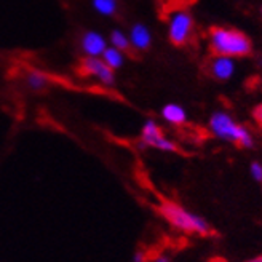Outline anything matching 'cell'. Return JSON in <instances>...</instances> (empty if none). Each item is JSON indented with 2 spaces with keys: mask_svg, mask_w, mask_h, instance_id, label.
<instances>
[{
  "mask_svg": "<svg viewBox=\"0 0 262 262\" xmlns=\"http://www.w3.org/2000/svg\"><path fill=\"white\" fill-rule=\"evenodd\" d=\"M237 72V61L230 56L216 55L209 62V74L217 82H229Z\"/></svg>",
  "mask_w": 262,
  "mask_h": 262,
  "instance_id": "cell-7",
  "label": "cell"
},
{
  "mask_svg": "<svg viewBox=\"0 0 262 262\" xmlns=\"http://www.w3.org/2000/svg\"><path fill=\"white\" fill-rule=\"evenodd\" d=\"M246 262H262V254L257 256V257H253V259H250V260H246Z\"/></svg>",
  "mask_w": 262,
  "mask_h": 262,
  "instance_id": "cell-19",
  "label": "cell"
},
{
  "mask_svg": "<svg viewBox=\"0 0 262 262\" xmlns=\"http://www.w3.org/2000/svg\"><path fill=\"white\" fill-rule=\"evenodd\" d=\"M208 129L214 138L240 146L243 149H253L254 147V136L248 126L237 122L233 115L227 111H214L208 120Z\"/></svg>",
  "mask_w": 262,
  "mask_h": 262,
  "instance_id": "cell-1",
  "label": "cell"
},
{
  "mask_svg": "<svg viewBox=\"0 0 262 262\" xmlns=\"http://www.w3.org/2000/svg\"><path fill=\"white\" fill-rule=\"evenodd\" d=\"M160 213L173 227L186 233H199V235H203V237L214 233V230L211 229L209 222L205 217L189 211V209L182 208L178 203H173V202L162 203Z\"/></svg>",
  "mask_w": 262,
  "mask_h": 262,
  "instance_id": "cell-3",
  "label": "cell"
},
{
  "mask_svg": "<svg viewBox=\"0 0 262 262\" xmlns=\"http://www.w3.org/2000/svg\"><path fill=\"white\" fill-rule=\"evenodd\" d=\"M128 38H129V45L133 47L135 50H139V51H146L152 45L150 29L147 28L146 24H142V23L135 24L133 28L129 29Z\"/></svg>",
  "mask_w": 262,
  "mask_h": 262,
  "instance_id": "cell-9",
  "label": "cell"
},
{
  "mask_svg": "<svg viewBox=\"0 0 262 262\" xmlns=\"http://www.w3.org/2000/svg\"><path fill=\"white\" fill-rule=\"evenodd\" d=\"M155 262H169V259L166 256H159V257L155 259Z\"/></svg>",
  "mask_w": 262,
  "mask_h": 262,
  "instance_id": "cell-18",
  "label": "cell"
},
{
  "mask_svg": "<svg viewBox=\"0 0 262 262\" xmlns=\"http://www.w3.org/2000/svg\"><path fill=\"white\" fill-rule=\"evenodd\" d=\"M193 16L187 10H176L168 19V38L173 45H186L193 32Z\"/></svg>",
  "mask_w": 262,
  "mask_h": 262,
  "instance_id": "cell-4",
  "label": "cell"
},
{
  "mask_svg": "<svg viewBox=\"0 0 262 262\" xmlns=\"http://www.w3.org/2000/svg\"><path fill=\"white\" fill-rule=\"evenodd\" d=\"M109 42H111V47L120 50V51H126L131 45H129V38L128 35L123 32V31H119L115 29L111 32V37H109Z\"/></svg>",
  "mask_w": 262,
  "mask_h": 262,
  "instance_id": "cell-14",
  "label": "cell"
},
{
  "mask_svg": "<svg viewBox=\"0 0 262 262\" xmlns=\"http://www.w3.org/2000/svg\"><path fill=\"white\" fill-rule=\"evenodd\" d=\"M91 5L101 16H114L119 10V0H91Z\"/></svg>",
  "mask_w": 262,
  "mask_h": 262,
  "instance_id": "cell-13",
  "label": "cell"
},
{
  "mask_svg": "<svg viewBox=\"0 0 262 262\" xmlns=\"http://www.w3.org/2000/svg\"><path fill=\"white\" fill-rule=\"evenodd\" d=\"M253 117H254L256 123L262 128V104H259V106L253 111Z\"/></svg>",
  "mask_w": 262,
  "mask_h": 262,
  "instance_id": "cell-16",
  "label": "cell"
},
{
  "mask_svg": "<svg viewBox=\"0 0 262 262\" xmlns=\"http://www.w3.org/2000/svg\"><path fill=\"white\" fill-rule=\"evenodd\" d=\"M260 15H262V7H260Z\"/></svg>",
  "mask_w": 262,
  "mask_h": 262,
  "instance_id": "cell-20",
  "label": "cell"
},
{
  "mask_svg": "<svg viewBox=\"0 0 262 262\" xmlns=\"http://www.w3.org/2000/svg\"><path fill=\"white\" fill-rule=\"evenodd\" d=\"M141 146L152 147V149L162 150V152H176L178 150L176 144L163 135V131L159 126V123L152 119L144 122V125L141 128Z\"/></svg>",
  "mask_w": 262,
  "mask_h": 262,
  "instance_id": "cell-5",
  "label": "cell"
},
{
  "mask_svg": "<svg viewBox=\"0 0 262 262\" xmlns=\"http://www.w3.org/2000/svg\"><path fill=\"white\" fill-rule=\"evenodd\" d=\"M209 47H211L213 53L230 56V58H245L251 55L253 43L251 38L245 32L235 29V28H224V26H217L213 28L209 32Z\"/></svg>",
  "mask_w": 262,
  "mask_h": 262,
  "instance_id": "cell-2",
  "label": "cell"
},
{
  "mask_svg": "<svg viewBox=\"0 0 262 262\" xmlns=\"http://www.w3.org/2000/svg\"><path fill=\"white\" fill-rule=\"evenodd\" d=\"M250 174L256 182H262V163L260 162H253L250 165Z\"/></svg>",
  "mask_w": 262,
  "mask_h": 262,
  "instance_id": "cell-15",
  "label": "cell"
},
{
  "mask_svg": "<svg viewBox=\"0 0 262 262\" xmlns=\"http://www.w3.org/2000/svg\"><path fill=\"white\" fill-rule=\"evenodd\" d=\"M101 59L106 62L111 69L117 71V69H122L123 64H125V56H123V51L117 50L111 45H107L104 48L102 55H101Z\"/></svg>",
  "mask_w": 262,
  "mask_h": 262,
  "instance_id": "cell-11",
  "label": "cell"
},
{
  "mask_svg": "<svg viewBox=\"0 0 262 262\" xmlns=\"http://www.w3.org/2000/svg\"><path fill=\"white\" fill-rule=\"evenodd\" d=\"M133 260H135V262H144V254H142V253H136Z\"/></svg>",
  "mask_w": 262,
  "mask_h": 262,
  "instance_id": "cell-17",
  "label": "cell"
},
{
  "mask_svg": "<svg viewBox=\"0 0 262 262\" xmlns=\"http://www.w3.org/2000/svg\"><path fill=\"white\" fill-rule=\"evenodd\" d=\"M50 83V77L42 72V71H31L26 75V85L34 91H42L48 86Z\"/></svg>",
  "mask_w": 262,
  "mask_h": 262,
  "instance_id": "cell-12",
  "label": "cell"
},
{
  "mask_svg": "<svg viewBox=\"0 0 262 262\" xmlns=\"http://www.w3.org/2000/svg\"><path fill=\"white\" fill-rule=\"evenodd\" d=\"M162 117L163 120L168 122L169 125H174V126H179V125H184L187 122V111L181 106V104H176V102H168L162 107Z\"/></svg>",
  "mask_w": 262,
  "mask_h": 262,
  "instance_id": "cell-10",
  "label": "cell"
},
{
  "mask_svg": "<svg viewBox=\"0 0 262 262\" xmlns=\"http://www.w3.org/2000/svg\"><path fill=\"white\" fill-rule=\"evenodd\" d=\"M106 47H107V40L104 38L102 34L96 31H86L80 37V48L86 56H91V58L101 56Z\"/></svg>",
  "mask_w": 262,
  "mask_h": 262,
  "instance_id": "cell-8",
  "label": "cell"
},
{
  "mask_svg": "<svg viewBox=\"0 0 262 262\" xmlns=\"http://www.w3.org/2000/svg\"><path fill=\"white\" fill-rule=\"evenodd\" d=\"M82 68L88 75L95 77L96 80H99L104 85L115 83V71L111 69L109 66L101 59V56H96V58L86 56L82 62Z\"/></svg>",
  "mask_w": 262,
  "mask_h": 262,
  "instance_id": "cell-6",
  "label": "cell"
}]
</instances>
